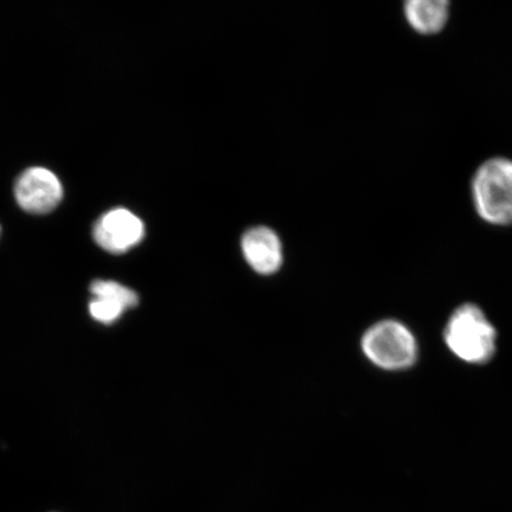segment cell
Here are the masks:
<instances>
[{
    "label": "cell",
    "mask_w": 512,
    "mask_h": 512,
    "mask_svg": "<svg viewBox=\"0 0 512 512\" xmlns=\"http://www.w3.org/2000/svg\"><path fill=\"white\" fill-rule=\"evenodd\" d=\"M472 200L480 219L492 226H512V160H486L471 185Z\"/></svg>",
    "instance_id": "cell-1"
},
{
    "label": "cell",
    "mask_w": 512,
    "mask_h": 512,
    "mask_svg": "<svg viewBox=\"0 0 512 512\" xmlns=\"http://www.w3.org/2000/svg\"><path fill=\"white\" fill-rule=\"evenodd\" d=\"M496 330L478 306L465 304L448 319L445 342L460 360L484 364L496 352Z\"/></svg>",
    "instance_id": "cell-2"
},
{
    "label": "cell",
    "mask_w": 512,
    "mask_h": 512,
    "mask_svg": "<svg viewBox=\"0 0 512 512\" xmlns=\"http://www.w3.org/2000/svg\"><path fill=\"white\" fill-rule=\"evenodd\" d=\"M362 350L371 363L384 370L411 368L418 358L412 331L398 320H382L362 337Z\"/></svg>",
    "instance_id": "cell-3"
},
{
    "label": "cell",
    "mask_w": 512,
    "mask_h": 512,
    "mask_svg": "<svg viewBox=\"0 0 512 512\" xmlns=\"http://www.w3.org/2000/svg\"><path fill=\"white\" fill-rule=\"evenodd\" d=\"M15 197L19 206L28 213L48 214L62 201L63 187L54 172L35 166L18 177Z\"/></svg>",
    "instance_id": "cell-4"
},
{
    "label": "cell",
    "mask_w": 512,
    "mask_h": 512,
    "mask_svg": "<svg viewBox=\"0 0 512 512\" xmlns=\"http://www.w3.org/2000/svg\"><path fill=\"white\" fill-rule=\"evenodd\" d=\"M142 220L132 211L117 208L107 211L96 221L93 236L98 246L111 254H124L144 239Z\"/></svg>",
    "instance_id": "cell-5"
},
{
    "label": "cell",
    "mask_w": 512,
    "mask_h": 512,
    "mask_svg": "<svg viewBox=\"0 0 512 512\" xmlns=\"http://www.w3.org/2000/svg\"><path fill=\"white\" fill-rule=\"evenodd\" d=\"M93 299L89 313L96 322L111 324L124 316L127 310L139 303L136 292L113 280H95L91 286Z\"/></svg>",
    "instance_id": "cell-6"
},
{
    "label": "cell",
    "mask_w": 512,
    "mask_h": 512,
    "mask_svg": "<svg viewBox=\"0 0 512 512\" xmlns=\"http://www.w3.org/2000/svg\"><path fill=\"white\" fill-rule=\"evenodd\" d=\"M243 256L255 272L270 275L283 264L281 242L270 228L258 227L248 230L241 241Z\"/></svg>",
    "instance_id": "cell-7"
},
{
    "label": "cell",
    "mask_w": 512,
    "mask_h": 512,
    "mask_svg": "<svg viewBox=\"0 0 512 512\" xmlns=\"http://www.w3.org/2000/svg\"><path fill=\"white\" fill-rule=\"evenodd\" d=\"M403 12L409 27L420 35L432 36L445 29L450 3L447 0H409Z\"/></svg>",
    "instance_id": "cell-8"
}]
</instances>
